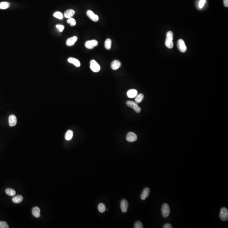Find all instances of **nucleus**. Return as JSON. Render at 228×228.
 Wrapping results in <instances>:
<instances>
[{"instance_id":"19","label":"nucleus","mask_w":228,"mask_h":228,"mask_svg":"<svg viewBox=\"0 0 228 228\" xmlns=\"http://www.w3.org/2000/svg\"><path fill=\"white\" fill-rule=\"evenodd\" d=\"M23 199V197L21 195H17V196H14L12 199V201L14 203L19 204L22 202Z\"/></svg>"},{"instance_id":"9","label":"nucleus","mask_w":228,"mask_h":228,"mask_svg":"<svg viewBox=\"0 0 228 228\" xmlns=\"http://www.w3.org/2000/svg\"><path fill=\"white\" fill-rule=\"evenodd\" d=\"M137 136L133 132H130L127 134L126 139L129 142H134L137 140Z\"/></svg>"},{"instance_id":"8","label":"nucleus","mask_w":228,"mask_h":228,"mask_svg":"<svg viewBox=\"0 0 228 228\" xmlns=\"http://www.w3.org/2000/svg\"><path fill=\"white\" fill-rule=\"evenodd\" d=\"M86 14L87 17L94 22H97L99 20V16L95 14L92 11H87L86 12Z\"/></svg>"},{"instance_id":"4","label":"nucleus","mask_w":228,"mask_h":228,"mask_svg":"<svg viewBox=\"0 0 228 228\" xmlns=\"http://www.w3.org/2000/svg\"><path fill=\"white\" fill-rule=\"evenodd\" d=\"M170 208L168 204H164L162 208V216L164 218H167L169 216L170 214Z\"/></svg>"},{"instance_id":"3","label":"nucleus","mask_w":228,"mask_h":228,"mask_svg":"<svg viewBox=\"0 0 228 228\" xmlns=\"http://www.w3.org/2000/svg\"><path fill=\"white\" fill-rule=\"evenodd\" d=\"M220 217L222 220L226 221L228 219V210L226 208H222L220 212Z\"/></svg>"},{"instance_id":"1","label":"nucleus","mask_w":228,"mask_h":228,"mask_svg":"<svg viewBox=\"0 0 228 228\" xmlns=\"http://www.w3.org/2000/svg\"><path fill=\"white\" fill-rule=\"evenodd\" d=\"M173 39V32L171 31H168L167 34V38L165 41V45L167 48L169 49H172L173 48L174 44L172 41Z\"/></svg>"},{"instance_id":"18","label":"nucleus","mask_w":228,"mask_h":228,"mask_svg":"<svg viewBox=\"0 0 228 228\" xmlns=\"http://www.w3.org/2000/svg\"><path fill=\"white\" fill-rule=\"evenodd\" d=\"M32 214L33 216L36 218H38L40 216V209L39 208L36 207L33 208L32 210Z\"/></svg>"},{"instance_id":"26","label":"nucleus","mask_w":228,"mask_h":228,"mask_svg":"<svg viewBox=\"0 0 228 228\" xmlns=\"http://www.w3.org/2000/svg\"><path fill=\"white\" fill-rule=\"evenodd\" d=\"M53 16L55 18H58V19H62L63 17V14L60 12H55L53 14Z\"/></svg>"},{"instance_id":"13","label":"nucleus","mask_w":228,"mask_h":228,"mask_svg":"<svg viewBox=\"0 0 228 228\" xmlns=\"http://www.w3.org/2000/svg\"><path fill=\"white\" fill-rule=\"evenodd\" d=\"M77 37L76 36H74L73 37H71L67 40L66 44L68 46H73L75 43L77 41Z\"/></svg>"},{"instance_id":"30","label":"nucleus","mask_w":228,"mask_h":228,"mask_svg":"<svg viewBox=\"0 0 228 228\" xmlns=\"http://www.w3.org/2000/svg\"><path fill=\"white\" fill-rule=\"evenodd\" d=\"M206 2V0H200L199 3V7L200 9H201L204 7Z\"/></svg>"},{"instance_id":"10","label":"nucleus","mask_w":228,"mask_h":228,"mask_svg":"<svg viewBox=\"0 0 228 228\" xmlns=\"http://www.w3.org/2000/svg\"><path fill=\"white\" fill-rule=\"evenodd\" d=\"M128 207V202L127 201V200L123 199L121 201V208L122 212L124 213H126Z\"/></svg>"},{"instance_id":"2","label":"nucleus","mask_w":228,"mask_h":228,"mask_svg":"<svg viewBox=\"0 0 228 228\" xmlns=\"http://www.w3.org/2000/svg\"><path fill=\"white\" fill-rule=\"evenodd\" d=\"M126 104L128 106H129L130 107L132 108V109H133L136 112L140 113L141 112V108L139 106L137 103L134 101H128L126 102Z\"/></svg>"},{"instance_id":"20","label":"nucleus","mask_w":228,"mask_h":228,"mask_svg":"<svg viewBox=\"0 0 228 228\" xmlns=\"http://www.w3.org/2000/svg\"><path fill=\"white\" fill-rule=\"evenodd\" d=\"M73 131L70 130H68L67 131V132L65 133V140L68 141H69L70 140H72V138H73Z\"/></svg>"},{"instance_id":"17","label":"nucleus","mask_w":228,"mask_h":228,"mask_svg":"<svg viewBox=\"0 0 228 228\" xmlns=\"http://www.w3.org/2000/svg\"><path fill=\"white\" fill-rule=\"evenodd\" d=\"M75 12L72 9H69L66 11L64 13V15L65 17L67 19L72 18L75 14Z\"/></svg>"},{"instance_id":"31","label":"nucleus","mask_w":228,"mask_h":228,"mask_svg":"<svg viewBox=\"0 0 228 228\" xmlns=\"http://www.w3.org/2000/svg\"><path fill=\"white\" fill-rule=\"evenodd\" d=\"M56 27L58 28L59 31L60 32H62L64 29V26L61 25H57L56 26Z\"/></svg>"},{"instance_id":"24","label":"nucleus","mask_w":228,"mask_h":228,"mask_svg":"<svg viewBox=\"0 0 228 228\" xmlns=\"http://www.w3.org/2000/svg\"><path fill=\"white\" fill-rule=\"evenodd\" d=\"M5 191L6 194L9 196H14L16 194L15 191L11 188H7Z\"/></svg>"},{"instance_id":"6","label":"nucleus","mask_w":228,"mask_h":228,"mask_svg":"<svg viewBox=\"0 0 228 228\" xmlns=\"http://www.w3.org/2000/svg\"><path fill=\"white\" fill-rule=\"evenodd\" d=\"M177 45V48H178L179 50L181 52L185 53L186 51L187 47L186 46L184 41L183 39H180L178 40Z\"/></svg>"},{"instance_id":"11","label":"nucleus","mask_w":228,"mask_h":228,"mask_svg":"<svg viewBox=\"0 0 228 228\" xmlns=\"http://www.w3.org/2000/svg\"><path fill=\"white\" fill-rule=\"evenodd\" d=\"M17 123V118L15 116L12 115L9 116V123L10 126H15Z\"/></svg>"},{"instance_id":"12","label":"nucleus","mask_w":228,"mask_h":228,"mask_svg":"<svg viewBox=\"0 0 228 228\" xmlns=\"http://www.w3.org/2000/svg\"><path fill=\"white\" fill-rule=\"evenodd\" d=\"M68 61L69 63L74 64L75 66L77 67H79L81 65L80 61L78 59L74 58L71 57V58H69L68 59Z\"/></svg>"},{"instance_id":"5","label":"nucleus","mask_w":228,"mask_h":228,"mask_svg":"<svg viewBox=\"0 0 228 228\" xmlns=\"http://www.w3.org/2000/svg\"><path fill=\"white\" fill-rule=\"evenodd\" d=\"M90 68L91 70L94 72H99L101 69L100 65L94 60H91L90 62Z\"/></svg>"},{"instance_id":"7","label":"nucleus","mask_w":228,"mask_h":228,"mask_svg":"<svg viewBox=\"0 0 228 228\" xmlns=\"http://www.w3.org/2000/svg\"><path fill=\"white\" fill-rule=\"evenodd\" d=\"M98 42L96 40H90L86 41L85 46L87 49H92L97 46Z\"/></svg>"},{"instance_id":"29","label":"nucleus","mask_w":228,"mask_h":228,"mask_svg":"<svg viewBox=\"0 0 228 228\" xmlns=\"http://www.w3.org/2000/svg\"><path fill=\"white\" fill-rule=\"evenodd\" d=\"M134 227L135 228H144L143 225H142V223L141 222L138 221L136 222L134 225Z\"/></svg>"},{"instance_id":"22","label":"nucleus","mask_w":228,"mask_h":228,"mask_svg":"<svg viewBox=\"0 0 228 228\" xmlns=\"http://www.w3.org/2000/svg\"><path fill=\"white\" fill-rule=\"evenodd\" d=\"M144 97V96L143 94H140L137 95L135 99V102L137 104L141 103Z\"/></svg>"},{"instance_id":"28","label":"nucleus","mask_w":228,"mask_h":228,"mask_svg":"<svg viewBox=\"0 0 228 228\" xmlns=\"http://www.w3.org/2000/svg\"><path fill=\"white\" fill-rule=\"evenodd\" d=\"M9 226L7 222L0 221V228H9Z\"/></svg>"},{"instance_id":"27","label":"nucleus","mask_w":228,"mask_h":228,"mask_svg":"<svg viewBox=\"0 0 228 228\" xmlns=\"http://www.w3.org/2000/svg\"><path fill=\"white\" fill-rule=\"evenodd\" d=\"M67 22V23L70 25L71 26H75L76 24V21L75 19L73 18L68 19Z\"/></svg>"},{"instance_id":"25","label":"nucleus","mask_w":228,"mask_h":228,"mask_svg":"<svg viewBox=\"0 0 228 228\" xmlns=\"http://www.w3.org/2000/svg\"><path fill=\"white\" fill-rule=\"evenodd\" d=\"M98 210L101 213H104L106 210L105 205L103 203H100L98 205Z\"/></svg>"},{"instance_id":"16","label":"nucleus","mask_w":228,"mask_h":228,"mask_svg":"<svg viewBox=\"0 0 228 228\" xmlns=\"http://www.w3.org/2000/svg\"><path fill=\"white\" fill-rule=\"evenodd\" d=\"M150 193V190L148 188H146L144 189L143 191H142V193L141 194V199L142 200H145L146 198H147L149 195Z\"/></svg>"},{"instance_id":"15","label":"nucleus","mask_w":228,"mask_h":228,"mask_svg":"<svg viewBox=\"0 0 228 228\" xmlns=\"http://www.w3.org/2000/svg\"><path fill=\"white\" fill-rule=\"evenodd\" d=\"M138 95V92L135 89H131L128 91L127 96L129 98H134Z\"/></svg>"},{"instance_id":"23","label":"nucleus","mask_w":228,"mask_h":228,"mask_svg":"<svg viewBox=\"0 0 228 228\" xmlns=\"http://www.w3.org/2000/svg\"><path fill=\"white\" fill-rule=\"evenodd\" d=\"M104 45L106 50H110L111 48V40L109 39H106L104 43Z\"/></svg>"},{"instance_id":"21","label":"nucleus","mask_w":228,"mask_h":228,"mask_svg":"<svg viewBox=\"0 0 228 228\" xmlns=\"http://www.w3.org/2000/svg\"><path fill=\"white\" fill-rule=\"evenodd\" d=\"M10 4L7 2H2L0 3V9H5L9 8Z\"/></svg>"},{"instance_id":"14","label":"nucleus","mask_w":228,"mask_h":228,"mask_svg":"<svg viewBox=\"0 0 228 228\" xmlns=\"http://www.w3.org/2000/svg\"><path fill=\"white\" fill-rule=\"evenodd\" d=\"M121 62L118 60H115L111 63V67L114 70H116L121 66Z\"/></svg>"},{"instance_id":"32","label":"nucleus","mask_w":228,"mask_h":228,"mask_svg":"<svg viewBox=\"0 0 228 228\" xmlns=\"http://www.w3.org/2000/svg\"><path fill=\"white\" fill-rule=\"evenodd\" d=\"M163 228H172V225H171V224H169V223H166V224H165L164 225V226H163Z\"/></svg>"},{"instance_id":"33","label":"nucleus","mask_w":228,"mask_h":228,"mask_svg":"<svg viewBox=\"0 0 228 228\" xmlns=\"http://www.w3.org/2000/svg\"><path fill=\"white\" fill-rule=\"evenodd\" d=\"M223 3L225 7H228V0H223Z\"/></svg>"}]
</instances>
